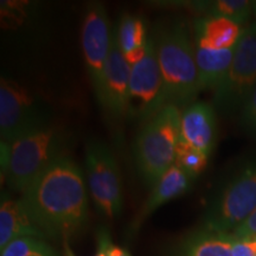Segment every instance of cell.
Returning <instances> with one entry per match:
<instances>
[{
    "mask_svg": "<svg viewBox=\"0 0 256 256\" xmlns=\"http://www.w3.org/2000/svg\"><path fill=\"white\" fill-rule=\"evenodd\" d=\"M20 200L49 240L68 242L87 223L84 179L68 156L60 158L32 182Z\"/></svg>",
    "mask_w": 256,
    "mask_h": 256,
    "instance_id": "6da1fadb",
    "label": "cell"
},
{
    "mask_svg": "<svg viewBox=\"0 0 256 256\" xmlns=\"http://www.w3.org/2000/svg\"><path fill=\"white\" fill-rule=\"evenodd\" d=\"M156 46L162 78L159 110L166 106L185 110L202 92L194 46L185 25L176 23L165 28Z\"/></svg>",
    "mask_w": 256,
    "mask_h": 256,
    "instance_id": "7a4b0ae2",
    "label": "cell"
},
{
    "mask_svg": "<svg viewBox=\"0 0 256 256\" xmlns=\"http://www.w3.org/2000/svg\"><path fill=\"white\" fill-rule=\"evenodd\" d=\"M66 134L51 124L8 144L5 177L8 186L23 192L54 162L66 156Z\"/></svg>",
    "mask_w": 256,
    "mask_h": 256,
    "instance_id": "3957f363",
    "label": "cell"
},
{
    "mask_svg": "<svg viewBox=\"0 0 256 256\" xmlns=\"http://www.w3.org/2000/svg\"><path fill=\"white\" fill-rule=\"evenodd\" d=\"M180 115L178 107L166 106L146 121L136 138L134 145L136 168L151 188L174 165Z\"/></svg>",
    "mask_w": 256,
    "mask_h": 256,
    "instance_id": "277c9868",
    "label": "cell"
},
{
    "mask_svg": "<svg viewBox=\"0 0 256 256\" xmlns=\"http://www.w3.org/2000/svg\"><path fill=\"white\" fill-rule=\"evenodd\" d=\"M256 209V162L242 168L211 202L203 228L232 234Z\"/></svg>",
    "mask_w": 256,
    "mask_h": 256,
    "instance_id": "5b68a950",
    "label": "cell"
},
{
    "mask_svg": "<svg viewBox=\"0 0 256 256\" xmlns=\"http://www.w3.org/2000/svg\"><path fill=\"white\" fill-rule=\"evenodd\" d=\"M256 87V19L243 28L235 46L232 66L222 83L214 92L217 110L228 113L244 104Z\"/></svg>",
    "mask_w": 256,
    "mask_h": 256,
    "instance_id": "8992f818",
    "label": "cell"
},
{
    "mask_svg": "<svg viewBox=\"0 0 256 256\" xmlns=\"http://www.w3.org/2000/svg\"><path fill=\"white\" fill-rule=\"evenodd\" d=\"M49 116L40 101L18 83L0 82V136L12 144L19 138L49 126Z\"/></svg>",
    "mask_w": 256,
    "mask_h": 256,
    "instance_id": "52a82bcc",
    "label": "cell"
},
{
    "mask_svg": "<svg viewBox=\"0 0 256 256\" xmlns=\"http://www.w3.org/2000/svg\"><path fill=\"white\" fill-rule=\"evenodd\" d=\"M86 170L92 200L108 218L120 215L122 188L119 168L113 153L104 144L89 142L86 147Z\"/></svg>",
    "mask_w": 256,
    "mask_h": 256,
    "instance_id": "ba28073f",
    "label": "cell"
},
{
    "mask_svg": "<svg viewBox=\"0 0 256 256\" xmlns=\"http://www.w3.org/2000/svg\"><path fill=\"white\" fill-rule=\"evenodd\" d=\"M110 43L112 32L104 6L101 4L89 6L82 25V49L89 80L100 106L104 100Z\"/></svg>",
    "mask_w": 256,
    "mask_h": 256,
    "instance_id": "9c48e42d",
    "label": "cell"
},
{
    "mask_svg": "<svg viewBox=\"0 0 256 256\" xmlns=\"http://www.w3.org/2000/svg\"><path fill=\"white\" fill-rule=\"evenodd\" d=\"M162 88V78L156 46L153 40L148 38L145 57L130 66V106L133 107L134 101L138 102L134 114L147 121L158 113Z\"/></svg>",
    "mask_w": 256,
    "mask_h": 256,
    "instance_id": "30bf717a",
    "label": "cell"
},
{
    "mask_svg": "<svg viewBox=\"0 0 256 256\" xmlns=\"http://www.w3.org/2000/svg\"><path fill=\"white\" fill-rule=\"evenodd\" d=\"M130 66L127 63L121 49L116 28L112 32V43L106 69L104 100L101 107L112 116L122 118L132 114L130 94Z\"/></svg>",
    "mask_w": 256,
    "mask_h": 256,
    "instance_id": "8fae6325",
    "label": "cell"
},
{
    "mask_svg": "<svg viewBox=\"0 0 256 256\" xmlns=\"http://www.w3.org/2000/svg\"><path fill=\"white\" fill-rule=\"evenodd\" d=\"M216 139L215 108L206 102H194L180 115L179 140L210 156Z\"/></svg>",
    "mask_w": 256,
    "mask_h": 256,
    "instance_id": "7c38bea8",
    "label": "cell"
},
{
    "mask_svg": "<svg viewBox=\"0 0 256 256\" xmlns=\"http://www.w3.org/2000/svg\"><path fill=\"white\" fill-rule=\"evenodd\" d=\"M22 238L49 240L20 198L12 200L2 196L0 206V248L2 250L8 243Z\"/></svg>",
    "mask_w": 256,
    "mask_h": 256,
    "instance_id": "4fadbf2b",
    "label": "cell"
},
{
    "mask_svg": "<svg viewBox=\"0 0 256 256\" xmlns=\"http://www.w3.org/2000/svg\"><path fill=\"white\" fill-rule=\"evenodd\" d=\"M191 182L192 179L186 174H184L178 166H172L152 188L151 194L144 203L139 214H136V218L132 222L130 232H136L142 224L147 220V217L151 216L162 204L188 192L191 186Z\"/></svg>",
    "mask_w": 256,
    "mask_h": 256,
    "instance_id": "5bb4252c",
    "label": "cell"
},
{
    "mask_svg": "<svg viewBox=\"0 0 256 256\" xmlns=\"http://www.w3.org/2000/svg\"><path fill=\"white\" fill-rule=\"evenodd\" d=\"M243 28L226 18L200 17L194 22V46L210 50L234 49Z\"/></svg>",
    "mask_w": 256,
    "mask_h": 256,
    "instance_id": "9a60e30c",
    "label": "cell"
},
{
    "mask_svg": "<svg viewBox=\"0 0 256 256\" xmlns=\"http://www.w3.org/2000/svg\"><path fill=\"white\" fill-rule=\"evenodd\" d=\"M172 256H232V236L202 228L179 243Z\"/></svg>",
    "mask_w": 256,
    "mask_h": 256,
    "instance_id": "2e32d148",
    "label": "cell"
},
{
    "mask_svg": "<svg viewBox=\"0 0 256 256\" xmlns=\"http://www.w3.org/2000/svg\"><path fill=\"white\" fill-rule=\"evenodd\" d=\"M234 49L210 50L194 46L200 90L215 92L232 66Z\"/></svg>",
    "mask_w": 256,
    "mask_h": 256,
    "instance_id": "e0dca14e",
    "label": "cell"
},
{
    "mask_svg": "<svg viewBox=\"0 0 256 256\" xmlns=\"http://www.w3.org/2000/svg\"><path fill=\"white\" fill-rule=\"evenodd\" d=\"M256 2L249 0H215V2H194L188 5L197 10L203 17H218L235 22L243 26L255 16Z\"/></svg>",
    "mask_w": 256,
    "mask_h": 256,
    "instance_id": "ac0fdd59",
    "label": "cell"
},
{
    "mask_svg": "<svg viewBox=\"0 0 256 256\" xmlns=\"http://www.w3.org/2000/svg\"><path fill=\"white\" fill-rule=\"evenodd\" d=\"M116 34L124 54L144 46L148 40L146 37L144 22L132 14H124L121 17L120 24L116 28Z\"/></svg>",
    "mask_w": 256,
    "mask_h": 256,
    "instance_id": "d6986e66",
    "label": "cell"
},
{
    "mask_svg": "<svg viewBox=\"0 0 256 256\" xmlns=\"http://www.w3.org/2000/svg\"><path fill=\"white\" fill-rule=\"evenodd\" d=\"M208 159L209 154L206 152L179 140L176 150L174 165L186 174L192 180L203 172L208 164Z\"/></svg>",
    "mask_w": 256,
    "mask_h": 256,
    "instance_id": "ffe728a7",
    "label": "cell"
},
{
    "mask_svg": "<svg viewBox=\"0 0 256 256\" xmlns=\"http://www.w3.org/2000/svg\"><path fill=\"white\" fill-rule=\"evenodd\" d=\"M2 256H58L55 249L44 240L22 238L8 243Z\"/></svg>",
    "mask_w": 256,
    "mask_h": 256,
    "instance_id": "44dd1931",
    "label": "cell"
},
{
    "mask_svg": "<svg viewBox=\"0 0 256 256\" xmlns=\"http://www.w3.org/2000/svg\"><path fill=\"white\" fill-rule=\"evenodd\" d=\"M240 121L243 128L249 130H256V87L250 92L241 108Z\"/></svg>",
    "mask_w": 256,
    "mask_h": 256,
    "instance_id": "7402d4cb",
    "label": "cell"
},
{
    "mask_svg": "<svg viewBox=\"0 0 256 256\" xmlns=\"http://www.w3.org/2000/svg\"><path fill=\"white\" fill-rule=\"evenodd\" d=\"M235 238H256V209L232 232Z\"/></svg>",
    "mask_w": 256,
    "mask_h": 256,
    "instance_id": "603a6c76",
    "label": "cell"
},
{
    "mask_svg": "<svg viewBox=\"0 0 256 256\" xmlns=\"http://www.w3.org/2000/svg\"><path fill=\"white\" fill-rule=\"evenodd\" d=\"M232 256H256V238H235L232 236Z\"/></svg>",
    "mask_w": 256,
    "mask_h": 256,
    "instance_id": "cb8c5ba5",
    "label": "cell"
},
{
    "mask_svg": "<svg viewBox=\"0 0 256 256\" xmlns=\"http://www.w3.org/2000/svg\"><path fill=\"white\" fill-rule=\"evenodd\" d=\"M98 247L104 249L107 256H130L122 248L112 243L107 232H100L98 234Z\"/></svg>",
    "mask_w": 256,
    "mask_h": 256,
    "instance_id": "d4e9b609",
    "label": "cell"
},
{
    "mask_svg": "<svg viewBox=\"0 0 256 256\" xmlns=\"http://www.w3.org/2000/svg\"><path fill=\"white\" fill-rule=\"evenodd\" d=\"M64 248H66V256H75L72 252V250H70V248L68 247V242H66L64 243Z\"/></svg>",
    "mask_w": 256,
    "mask_h": 256,
    "instance_id": "484cf974",
    "label": "cell"
},
{
    "mask_svg": "<svg viewBox=\"0 0 256 256\" xmlns=\"http://www.w3.org/2000/svg\"><path fill=\"white\" fill-rule=\"evenodd\" d=\"M96 256H107V254H106V252L104 250V249L98 247V254H96Z\"/></svg>",
    "mask_w": 256,
    "mask_h": 256,
    "instance_id": "4316f807",
    "label": "cell"
},
{
    "mask_svg": "<svg viewBox=\"0 0 256 256\" xmlns=\"http://www.w3.org/2000/svg\"><path fill=\"white\" fill-rule=\"evenodd\" d=\"M255 17H256V5H255Z\"/></svg>",
    "mask_w": 256,
    "mask_h": 256,
    "instance_id": "83f0119b",
    "label": "cell"
}]
</instances>
